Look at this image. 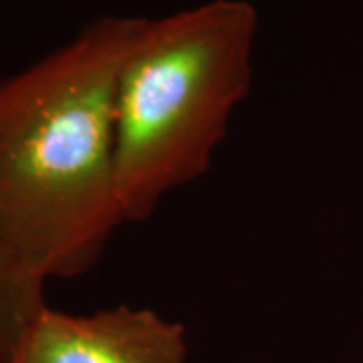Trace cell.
<instances>
[{"mask_svg":"<svg viewBox=\"0 0 363 363\" xmlns=\"http://www.w3.org/2000/svg\"><path fill=\"white\" fill-rule=\"evenodd\" d=\"M143 16H101L0 79V234L39 281L99 260L123 224L116 164L119 73Z\"/></svg>","mask_w":363,"mask_h":363,"instance_id":"1","label":"cell"},{"mask_svg":"<svg viewBox=\"0 0 363 363\" xmlns=\"http://www.w3.org/2000/svg\"><path fill=\"white\" fill-rule=\"evenodd\" d=\"M259 13L208 0L145 18L116 97L117 190L123 220H145L202 178L252 85Z\"/></svg>","mask_w":363,"mask_h":363,"instance_id":"2","label":"cell"},{"mask_svg":"<svg viewBox=\"0 0 363 363\" xmlns=\"http://www.w3.org/2000/svg\"><path fill=\"white\" fill-rule=\"evenodd\" d=\"M6 363H188V339L180 321L147 307L73 315L47 305Z\"/></svg>","mask_w":363,"mask_h":363,"instance_id":"3","label":"cell"},{"mask_svg":"<svg viewBox=\"0 0 363 363\" xmlns=\"http://www.w3.org/2000/svg\"><path fill=\"white\" fill-rule=\"evenodd\" d=\"M43 291L45 283L26 271L0 234V363L9 362L26 327L47 307Z\"/></svg>","mask_w":363,"mask_h":363,"instance_id":"4","label":"cell"}]
</instances>
